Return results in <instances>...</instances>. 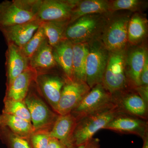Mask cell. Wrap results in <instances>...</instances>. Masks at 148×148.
I'll return each mask as SVG.
<instances>
[{"instance_id": "obj_22", "label": "cell", "mask_w": 148, "mask_h": 148, "mask_svg": "<svg viewBox=\"0 0 148 148\" xmlns=\"http://www.w3.org/2000/svg\"><path fill=\"white\" fill-rule=\"evenodd\" d=\"M109 4V1L107 0H78L69 24L84 15L109 13L110 12Z\"/></svg>"}, {"instance_id": "obj_24", "label": "cell", "mask_w": 148, "mask_h": 148, "mask_svg": "<svg viewBox=\"0 0 148 148\" xmlns=\"http://www.w3.org/2000/svg\"><path fill=\"white\" fill-rule=\"evenodd\" d=\"M88 43H73V68L74 79L86 82V66Z\"/></svg>"}, {"instance_id": "obj_15", "label": "cell", "mask_w": 148, "mask_h": 148, "mask_svg": "<svg viewBox=\"0 0 148 148\" xmlns=\"http://www.w3.org/2000/svg\"><path fill=\"white\" fill-rule=\"evenodd\" d=\"M7 45L5 53L6 87L30 66L29 60L21 48L12 44H8Z\"/></svg>"}, {"instance_id": "obj_31", "label": "cell", "mask_w": 148, "mask_h": 148, "mask_svg": "<svg viewBox=\"0 0 148 148\" xmlns=\"http://www.w3.org/2000/svg\"><path fill=\"white\" fill-rule=\"evenodd\" d=\"M141 85L148 86V56L146 58L145 64L140 75Z\"/></svg>"}, {"instance_id": "obj_19", "label": "cell", "mask_w": 148, "mask_h": 148, "mask_svg": "<svg viewBox=\"0 0 148 148\" xmlns=\"http://www.w3.org/2000/svg\"><path fill=\"white\" fill-rule=\"evenodd\" d=\"M54 60L63 71L66 79L74 80L73 74V43L64 39L53 47Z\"/></svg>"}, {"instance_id": "obj_17", "label": "cell", "mask_w": 148, "mask_h": 148, "mask_svg": "<svg viewBox=\"0 0 148 148\" xmlns=\"http://www.w3.org/2000/svg\"><path fill=\"white\" fill-rule=\"evenodd\" d=\"M38 73L29 66L6 87L4 98L23 101L28 94L31 85L36 78Z\"/></svg>"}, {"instance_id": "obj_3", "label": "cell", "mask_w": 148, "mask_h": 148, "mask_svg": "<svg viewBox=\"0 0 148 148\" xmlns=\"http://www.w3.org/2000/svg\"><path fill=\"white\" fill-rule=\"evenodd\" d=\"M41 0H12L0 3V30L36 20Z\"/></svg>"}, {"instance_id": "obj_21", "label": "cell", "mask_w": 148, "mask_h": 148, "mask_svg": "<svg viewBox=\"0 0 148 148\" xmlns=\"http://www.w3.org/2000/svg\"><path fill=\"white\" fill-rule=\"evenodd\" d=\"M147 18L142 12L133 13L130 16L127 28V42L130 46L143 42L148 32Z\"/></svg>"}, {"instance_id": "obj_1", "label": "cell", "mask_w": 148, "mask_h": 148, "mask_svg": "<svg viewBox=\"0 0 148 148\" xmlns=\"http://www.w3.org/2000/svg\"><path fill=\"white\" fill-rule=\"evenodd\" d=\"M110 12L88 14L78 18L67 26L65 39L73 43H88L100 39Z\"/></svg>"}, {"instance_id": "obj_9", "label": "cell", "mask_w": 148, "mask_h": 148, "mask_svg": "<svg viewBox=\"0 0 148 148\" xmlns=\"http://www.w3.org/2000/svg\"><path fill=\"white\" fill-rule=\"evenodd\" d=\"M112 95L119 113L148 121V105L134 89L127 88Z\"/></svg>"}, {"instance_id": "obj_26", "label": "cell", "mask_w": 148, "mask_h": 148, "mask_svg": "<svg viewBox=\"0 0 148 148\" xmlns=\"http://www.w3.org/2000/svg\"><path fill=\"white\" fill-rule=\"evenodd\" d=\"M109 3L112 12L124 10L143 13L148 7V1L143 0H112L109 1Z\"/></svg>"}, {"instance_id": "obj_30", "label": "cell", "mask_w": 148, "mask_h": 148, "mask_svg": "<svg viewBox=\"0 0 148 148\" xmlns=\"http://www.w3.org/2000/svg\"><path fill=\"white\" fill-rule=\"evenodd\" d=\"M49 132L42 130L33 132L29 139L32 148H47L50 138Z\"/></svg>"}, {"instance_id": "obj_34", "label": "cell", "mask_w": 148, "mask_h": 148, "mask_svg": "<svg viewBox=\"0 0 148 148\" xmlns=\"http://www.w3.org/2000/svg\"><path fill=\"white\" fill-rule=\"evenodd\" d=\"M143 148H148V136L143 139Z\"/></svg>"}, {"instance_id": "obj_23", "label": "cell", "mask_w": 148, "mask_h": 148, "mask_svg": "<svg viewBox=\"0 0 148 148\" xmlns=\"http://www.w3.org/2000/svg\"><path fill=\"white\" fill-rule=\"evenodd\" d=\"M0 127H7L16 135L28 140L34 132L32 123L3 113L0 114Z\"/></svg>"}, {"instance_id": "obj_29", "label": "cell", "mask_w": 148, "mask_h": 148, "mask_svg": "<svg viewBox=\"0 0 148 148\" xmlns=\"http://www.w3.org/2000/svg\"><path fill=\"white\" fill-rule=\"evenodd\" d=\"M46 39L44 32L40 25L31 39L21 49L24 55L29 60Z\"/></svg>"}, {"instance_id": "obj_18", "label": "cell", "mask_w": 148, "mask_h": 148, "mask_svg": "<svg viewBox=\"0 0 148 148\" xmlns=\"http://www.w3.org/2000/svg\"><path fill=\"white\" fill-rule=\"evenodd\" d=\"M77 123L71 114L59 115L49 132L51 138L60 141L67 148H76L74 145L73 135Z\"/></svg>"}, {"instance_id": "obj_13", "label": "cell", "mask_w": 148, "mask_h": 148, "mask_svg": "<svg viewBox=\"0 0 148 148\" xmlns=\"http://www.w3.org/2000/svg\"><path fill=\"white\" fill-rule=\"evenodd\" d=\"M147 48L143 42L138 45L127 46L126 59V75L129 88L141 86L140 75L146 58Z\"/></svg>"}, {"instance_id": "obj_10", "label": "cell", "mask_w": 148, "mask_h": 148, "mask_svg": "<svg viewBox=\"0 0 148 148\" xmlns=\"http://www.w3.org/2000/svg\"><path fill=\"white\" fill-rule=\"evenodd\" d=\"M66 79L65 77L48 71L38 73L35 81L40 95L45 98L56 113Z\"/></svg>"}, {"instance_id": "obj_2", "label": "cell", "mask_w": 148, "mask_h": 148, "mask_svg": "<svg viewBox=\"0 0 148 148\" xmlns=\"http://www.w3.org/2000/svg\"><path fill=\"white\" fill-rule=\"evenodd\" d=\"M132 13L122 10L109 14L100 39L109 51L121 50L128 46L127 28Z\"/></svg>"}, {"instance_id": "obj_28", "label": "cell", "mask_w": 148, "mask_h": 148, "mask_svg": "<svg viewBox=\"0 0 148 148\" xmlns=\"http://www.w3.org/2000/svg\"><path fill=\"white\" fill-rule=\"evenodd\" d=\"M3 103L2 113L12 115L32 123L30 113L24 101H14L4 98Z\"/></svg>"}, {"instance_id": "obj_8", "label": "cell", "mask_w": 148, "mask_h": 148, "mask_svg": "<svg viewBox=\"0 0 148 148\" xmlns=\"http://www.w3.org/2000/svg\"><path fill=\"white\" fill-rule=\"evenodd\" d=\"M118 113L113 108L101 113L89 116L77 122L73 135V142L75 147L83 145L93 138L98 131L103 129Z\"/></svg>"}, {"instance_id": "obj_12", "label": "cell", "mask_w": 148, "mask_h": 148, "mask_svg": "<svg viewBox=\"0 0 148 148\" xmlns=\"http://www.w3.org/2000/svg\"><path fill=\"white\" fill-rule=\"evenodd\" d=\"M90 90L86 82L66 79L61 91L56 113L61 115L71 113Z\"/></svg>"}, {"instance_id": "obj_14", "label": "cell", "mask_w": 148, "mask_h": 148, "mask_svg": "<svg viewBox=\"0 0 148 148\" xmlns=\"http://www.w3.org/2000/svg\"><path fill=\"white\" fill-rule=\"evenodd\" d=\"M103 129L120 134L137 135L143 139L148 136V121L118 112Z\"/></svg>"}, {"instance_id": "obj_35", "label": "cell", "mask_w": 148, "mask_h": 148, "mask_svg": "<svg viewBox=\"0 0 148 148\" xmlns=\"http://www.w3.org/2000/svg\"><path fill=\"white\" fill-rule=\"evenodd\" d=\"M86 143H84L83 145L78 146V147H77L76 148H86Z\"/></svg>"}, {"instance_id": "obj_33", "label": "cell", "mask_w": 148, "mask_h": 148, "mask_svg": "<svg viewBox=\"0 0 148 148\" xmlns=\"http://www.w3.org/2000/svg\"><path fill=\"white\" fill-rule=\"evenodd\" d=\"M47 148H67L60 141L53 138H50Z\"/></svg>"}, {"instance_id": "obj_25", "label": "cell", "mask_w": 148, "mask_h": 148, "mask_svg": "<svg viewBox=\"0 0 148 148\" xmlns=\"http://www.w3.org/2000/svg\"><path fill=\"white\" fill-rule=\"evenodd\" d=\"M69 21L41 22L46 38L52 47L65 39V33Z\"/></svg>"}, {"instance_id": "obj_6", "label": "cell", "mask_w": 148, "mask_h": 148, "mask_svg": "<svg viewBox=\"0 0 148 148\" xmlns=\"http://www.w3.org/2000/svg\"><path fill=\"white\" fill-rule=\"evenodd\" d=\"M35 84L34 88L31 85L24 103L30 113L34 131H50L59 115L47 105L41 97L35 83Z\"/></svg>"}, {"instance_id": "obj_32", "label": "cell", "mask_w": 148, "mask_h": 148, "mask_svg": "<svg viewBox=\"0 0 148 148\" xmlns=\"http://www.w3.org/2000/svg\"><path fill=\"white\" fill-rule=\"evenodd\" d=\"M141 98L148 105V86L141 85L134 88Z\"/></svg>"}, {"instance_id": "obj_27", "label": "cell", "mask_w": 148, "mask_h": 148, "mask_svg": "<svg viewBox=\"0 0 148 148\" xmlns=\"http://www.w3.org/2000/svg\"><path fill=\"white\" fill-rule=\"evenodd\" d=\"M0 139L7 148H32L30 140L22 138L6 127H0Z\"/></svg>"}, {"instance_id": "obj_5", "label": "cell", "mask_w": 148, "mask_h": 148, "mask_svg": "<svg viewBox=\"0 0 148 148\" xmlns=\"http://www.w3.org/2000/svg\"><path fill=\"white\" fill-rule=\"evenodd\" d=\"M114 107L112 94L102 84H99L90 89L71 113L77 122L85 117L104 112Z\"/></svg>"}, {"instance_id": "obj_4", "label": "cell", "mask_w": 148, "mask_h": 148, "mask_svg": "<svg viewBox=\"0 0 148 148\" xmlns=\"http://www.w3.org/2000/svg\"><path fill=\"white\" fill-rule=\"evenodd\" d=\"M127 47L109 51L108 63L101 84L112 94L128 88L126 75Z\"/></svg>"}, {"instance_id": "obj_11", "label": "cell", "mask_w": 148, "mask_h": 148, "mask_svg": "<svg viewBox=\"0 0 148 148\" xmlns=\"http://www.w3.org/2000/svg\"><path fill=\"white\" fill-rule=\"evenodd\" d=\"M78 0H41L37 13L40 22L69 21Z\"/></svg>"}, {"instance_id": "obj_16", "label": "cell", "mask_w": 148, "mask_h": 148, "mask_svg": "<svg viewBox=\"0 0 148 148\" xmlns=\"http://www.w3.org/2000/svg\"><path fill=\"white\" fill-rule=\"evenodd\" d=\"M41 23L38 19L1 29L7 43L12 44L22 48L31 39Z\"/></svg>"}, {"instance_id": "obj_20", "label": "cell", "mask_w": 148, "mask_h": 148, "mask_svg": "<svg viewBox=\"0 0 148 148\" xmlns=\"http://www.w3.org/2000/svg\"><path fill=\"white\" fill-rule=\"evenodd\" d=\"M29 66L37 73L48 72L57 66L53 53V47L46 39L29 59Z\"/></svg>"}, {"instance_id": "obj_7", "label": "cell", "mask_w": 148, "mask_h": 148, "mask_svg": "<svg viewBox=\"0 0 148 148\" xmlns=\"http://www.w3.org/2000/svg\"><path fill=\"white\" fill-rule=\"evenodd\" d=\"M88 51L86 66V82L90 89L101 84L106 70L109 51L101 39L88 43Z\"/></svg>"}]
</instances>
